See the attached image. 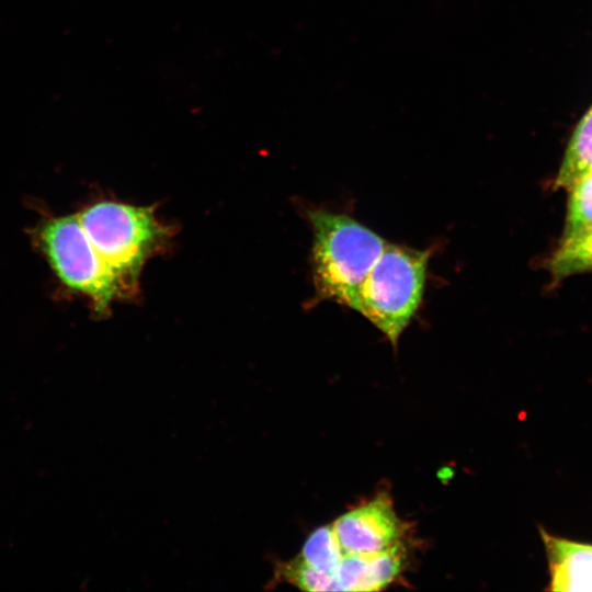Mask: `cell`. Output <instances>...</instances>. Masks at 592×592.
<instances>
[{
    "instance_id": "1",
    "label": "cell",
    "mask_w": 592,
    "mask_h": 592,
    "mask_svg": "<svg viewBox=\"0 0 592 592\" xmlns=\"http://www.w3.org/2000/svg\"><path fill=\"white\" fill-rule=\"evenodd\" d=\"M309 219L318 295L357 311L361 286L388 242L344 214L312 210Z\"/></svg>"
},
{
    "instance_id": "2",
    "label": "cell",
    "mask_w": 592,
    "mask_h": 592,
    "mask_svg": "<svg viewBox=\"0 0 592 592\" xmlns=\"http://www.w3.org/2000/svg\"><path fill=\"white\" fill-rule=\"evenodd\" d=\"M431 251L387 243L365 277L357 312L397 346L423 296Z\"/></svg>"
},
{
    "instance_id": "3",
    "label": "cell",
    "mask_w": 592,
    "mask_h": 592,
    "mask_svg": "<svg viewBox=\"0 0 592 592\" xmlns=\"http://www.w3.org/2000/svg\"><path fill=\"white\" fill-rule=\"evenodd\" d=\"M77 215L98 254L130 291L145 261L170 237L152 207L104 201Z\"/></svg>"
},
{
    "instance_id": "4",
    "label": "cell",
    "mask_w": 592,
    "mask_h": 592,
    "mask_svg": "<svg viewBox=\"0 0 592 592\" xmlns=\"http://www.w3.org/2000/svg\"><path fill=\"white\" fill-rule=\"evenodd\" d=\"M37 242L55 274L68 288L90 298L99 312L132 291L101 259L78 215L44 221Z\"/></svg>"
},
{
    "instance_id": "5",
    "label": "cell",
    "mask_w": 592,
    "mask_h": 592,
    "mask_svg": "<svg viewBox=\"0 0 592 592\" xmlns=\"http://www.w3.org/2000/svg\"><path fill=\"white\" fill-rule=\"evenodd\" d=\"M332 527L344 554H374L402 543L405 524L386 492L340 515Z\"/></svg>"
},
{
    "instance_id": "6",
    "label": "cell",
    "mask_w": 592,
    "mask_h": 592,
    "mask_svg": "<svg viewBox=\"0 0 592 592\" xmlns=\"http://www.w3.org/2000/svg\"><path fill=\"white\" fill-rule=\"evenodd\" d=\"M406 563L403 543L374 554H345L334 577L342 591H380L394 583Z\"/></svg>"
},
{
    "instance_id": "7",
    "label": "cell",
    "mask_w": 592,
    "mask_h": 592,
    "mask_svg": "<svg viewBox=\"0 0 592 592\" xmlns=\"http://www.w3.org/2000/svg\"><path fill=\"white\" fill-rule=\"evenodd\" d=\"M540 533L549 562V589L592 591V545Z\"/></svg>"
},
{
    "instance_id": "8",
    "label": "cell",
    "mask_w": 592,
    "mask_h": 592,
    "mask_svg": "<svg viewBox=\"0 0 592 592\" xmlns=\"http://www.w3.org/2000/svg\"><path fill=\"white\" fill-rule=\"evenodd\" d=\"M590 172H592V106L571 135L554 189L569 191Z\"/></svg>"
},
{
    "instance_id": "9",
    "label": "cell",
    "mask_w": 592,
    "mask_h": 592,
    "mask_svg": "<svg viewBox=\"0 0 592 592\" xmlns=\"http://www.w3.org/2000/svg\"><path fill=\"white\" fill-rule=\"evenodd\" d=\"M344 555L331 524L315 530L304 543L299 556L312 568L334 576Z\"/></svg>"
},
{
    "instance_id": "10",
    "label": "cell",
    "mask_w": 592,
    "mask_h": 592,
    "mask_svg": "<svg viewBox=\"0 0 592 592\" xmlns=\"http://www.w3.org/2000/svg\"><path fill=\"white\" fill-rule=\"evenodd\" d=\"M556 278L592 271V230L571 239H562L549 261Z\"/></svg>"
},
{
    "instance_id": "11",
    "label": "cell",
    "mask_w": 592,
    "mask_h": 592,
    "mask_svg": "<svg viewBox=\"0 0 592 592\" xmlns=\"http://www.w3.org/2000/svg\"><path fill=\"white\" fill-rule=\"evenodd\" d=\"M562 239H571L592 230V172L570 190Z\"/></svg>"
},
{
    "instance_id": "12",
    "label": "cell",
    "mask_w": 592,
    "mask_h": 592,
    "mask_svg": "<svg viewBox=\"0 0 592 592\" xmlns=\"http://www.w3.org/2000/svg\"><path fill=\"white\" fill-rule=\"evenodd\" d=\"M275 574L280 580L288 582L304 591H342L334 576L312 568L300 556L285 562H280L276 566Z\"/></svg>"
}]
</instances>
